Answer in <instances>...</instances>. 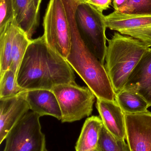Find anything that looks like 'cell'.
<instances>
[{
    "label": "cell",
    "instance_id": "5b68a950",
    "mask_svg": "<svg viewBox=\"0 0 151 151\" xmlns=\"http://www.w3.org/2000/svg\"><path fill=\"white\" fill-rule=\"evenodd\" d=\"M43 26V35L48 45L66 59L72 41L66 0H50Z\"/></svg>",
    "mask_w": 151,
    "mask_h": 151
},
{
    "label": "cell",
    "instance_id": "2e32d148",
    "mask_svg": "<svg viewBox=\"0 0 151 151\" xmlns=\"http://www.w3.org/2000/svg\"><path fill=\"white\" fill-rule=\"evenodd\" d=\"M115 100L125 114L145 112L150 107L147 101L142 96L124 89L115 93Z\"/></svg>",
    "mask_w": 151,
    "mask_h": 151
},
{
    "label": "cell",
    "instance_id": "7c38bea8",
    "mask_svg": "<svg viewBox=\"0 0 151 151\" xmlns=\"http://www.w3.org/2000/svg\"><path fill=\"white\" fill-rule=\"evenodd\" d=\"M96 106L107 130L119 139H126V114L117 101L97 99Z\"/></svg>",
    "mask_w": 151,
    "mask_h": 151
},
{
    "label": "cell",
    "instance_id": "484cf974",
    "mask_svg": "<svg viewBox=\"0 0 151 151\" xmlns=\"http://www.w3.org/2000/svg\"><path fill=\"white\" fill-rule=\"evenodd\" d=\"M95 151H99V150H97V149H96V150H95Z\"/></svg>",
    "mask_w": 151,
    "mask_h": 151
},
{
    "label": "cell",
    "instance_id": "44dd1931",
    "mask_svg": "<svg viewBox=\"0 0 151 151\" xmlns=\"http://www.w3.org/2000/svg\"><path fill=\"white\" fill-rule=\"evenodd\" d=\"M25 91L19 86L17 75L11 69L0 75V99L14 96Z\"/></svg>",
    "mask_w": 151,
    "mask_h": 151
},
{
    "label": "cell",
    "instance_id": "d6986e66",
    "mask_svg": "<svg viewBox=\"0 0 151 151\" xmlns=\"http://www.w3.org/2000/svg\"><path fill=\"white\" fill-rule=\"evenodd\" d=\"M114 11L133 16L151 15V0H113Z\"/></svg>",
    "mask_w": 151,
    "mask_h": 151
},
{
    "label": "cell",
    "instance_id": "ffe728a7",
    "mask_svg": "<svg viewBox=\"0 0 151 151\" xmlns=\"http://www.w3.org/2000/svg\"><path fill=\"white\" fill-rule=\"evenodd\" d=\"M97 149L99 151H131L125 140L113 135L104 125L100 132Z\"/></svg>",
    "mask_w": 151,
    "mask_h": 151
},
{
    "label": "cell",
    "instance_id": "3957f363",
    "mask_svg": "<svg viewBox=\"0 0 151 151\" xmlns=\"http://www.w3.org/2000/svg\"><path fill=\"white\" fill-rule=\"evenodd\" d=\"M108 42L104 66L116 93L124 88L130 73L150 47L118 32Z\"/></svg>",
    "mask_w": 151,
    "mask_h": 151
},
{
    "label": "cell",
    "instance_id": "7402d4cb",
    "mask_svg": "<svg viewBox=\"0 0 151 151\" xmlns=\"http://www.w3.org/2000/svg\"><path fill=\"white\" fill-rule=\"evenodd\" d=\"M15 19L13 0H0V33Z\"/></svg>",
    "mask_w": 151,
    "mask_h": 151
},
{
    "label": "cell",
    "instance_id": "52a82bcc",
    "mask_svg": "<svg viewBox=\"0 0 151 151\" xmlns=\"http://www.w3.org/2000/svg\"><path fill=\"white\" fill-rule=\"evenodd\" d=\"M40 117L32 111L25 114L8 133L3 151H49Z\"/></svg>",
    "mask_w": 151,
    "mask_h": 151
},
{
    "label": "cell",
    "instance_id": "277c9868",
    "mask_svg": "<svg viewBox=\"0 0 151 151\" xmlns=\"http://www.w3.org/2000/svg\"><path fill=\"white\" fill-rule=\"evenodd\" d=\"M105 16L86 2H78L74 17L80 35L85 44L104 65L107 46Z\"/></svg>",
    "mask_w": 151,
    "mask_h": 151
},
{
    "label": "cell",
    "instance_id": "d4e9b609",
    "mask_svg": "<svg viewBox=\"0 0 151 151\" xmlns=\"http://www.w3.org/2000/svg\"><path fill=\"white\" fill-rule=\"evenodd\" d=\"M87 0H76L78 2H85L87 1Z\"/></svg>",
    "mask_w": 151,
    "mask_h": 151
},
{
    "label": "cell",
    "instance_id": "ac0fdd59",
    "mask_svg": "<svg viewBox=\"0 0 151 151\" xmlns=\"http://www.w3.org/2000/svg\"><path fill=\"white\" fill-rule=\"evenodd\" d=\"M32 40L18 26L13 39L10 69L17 76L21 62Z\"/></svg>",
    "mask_w": 151,
    "mask_h": 151
},
{
    "label": "cell",
    "instance_id": "9c48e42d",
    "mask_svg": "<svg viewBox=\"0 0 151 151\" xmlns=\"http://www.w3.org/2000/svg\"><path fill=\"white\" fill-rule=\"evenodd\" d=\"M126 140L131 151H151V112L126 114Z\"/></svg>",
    "mask_w": 151,
    "mask_h": 151
},
{
    "label": "cell",
    "instance_id": "ba28073f",
    "mask_svg": "<svg viewBox=\"0 0 151 151\" xmlns=\"http://www.w3.org/2000/svg\"><path fill=\"white\" fill-rule=\"evenodd\" d=\"M105 18L107 28L151 47V15L133 16L114 11Z\"/></svg>",
    "mask_w": 151,
    "mask_h": 151
},
{
    "label": "cell",
    "instance_id": "6da1fadb",
    "mask_svg": "<svg viewBox=\"0 0 151 151\" xmlns=\"http://www.w3.org/2000/svg\"><path fill=\"white\" fill-rule=\"evenodd\" d=\"M25 90L51 89L60 84H76L74 71L66 59L52 49L44 36L32 39L17 76Z\"/></svg>",
    "mask_w": 151,
    "mask_h": 151
},
{
    "label": "cell",
    "instance_id": "603a6c76",
    "mask_svg": "<svg viewBox=\"0 0 151 151\" xmlns=\"http://www.w3.org/2000/svg\"><path fill=\"white\" fill-rule=\"evenodd\" d=\"M112 0H87L85 2L89 4L96 9L103 12L110 7Z\"/></svg>",
    "mask_w": 151,
    "mask_h": 151
},
{
    "label": "cell",
    "instance_id": "e0dca14e",
    "mask_svg": "<svg viewBox=\"0 0 151 151\" xmlns=\"http://www.w3.org/2000/svg\"><path fill=\"white\" fill-rule=\"evenodd\" d=\"M17 26L15 19L0 33V75L10 67L13 39Z\"/></svg>",
    "mask_w": 151,
    "mask_h": 151
},
{
    "label": "cell",
    "instance_id": "7a4b0ae2",
    "mask_svg": "<svg viewBox=\"0 0 151 151\" xmlns=\"http://www.w3.org/2000/svg\"><path fill=\"white\" fill-rule=\"evenodd\" d=\"M76 4L69 2L67 10L72 32V46L67 62L84 81L97 99L115 100V93L104 65L82 39L74 17Z\"/></svg>",
    "mask_w": 151,
    "mask_h": 151
},
{
    "label": "cell",
    "instance_id": "5bb4252c",
    "mask_svg": "<svg viewBox=\"0 0 151 151\" xmlns=\"http://www.w3.org/2000/svg\"><path fill=\"white\" fill-rule=\"evenodd\" d=\"M18 26L32 40L39 25V13L34 0H13Z\"/></svg>",
    "mask_w": 151,
    "mask_h": 151
},
{
    "label": "cell",
    "instance_id": "cb8c5ba5",
    "mask_svg": "<svg viewBox=\"0 0 151 151\" xmlns=\"http://www.w3.org/2000/svg\"><path fill=\"white\" fill-rule=\"evenodd\" d=\"M41 1L42 0H34V2L36 9H37V12H39Z\"/></svg>",
    "mask_w": 151,
    "mask_h": 151
},
{
    "label": "cell",
    "instance_id": "4fadbf2b",
    "mask_svg": "<svg viewBox=\"0 0 151 151\" xmlns=\"http://www.w3.org/2000/svg\"><path fill=\"white\" fill-rule=\"evenodd\" d=\"M30 110L40 117L48 115L61 120L62 115L57 99L51 90H32L26 93Z\"/></svg>",
    "mask_w": 151,
    "mask_h": 151
},
{
    "label": "cell",
    "instance_id": "30bf717a",
    "mask_svg": "<svg viewBox=\"0 0 151 151\" xmlns=\"http://www.w3.org/2000/svg\"><path fill=\"white\" fill-rule=\"evenodd\" d=\"M26 91L0 99V144L17 122L30 110L26 98Z\"/></svg>",
    "mask_w": 151,
    "mask_h": 151
},
{
    "label": "cell",
    "instance_id": "9a60e30c",
    "mask_svg": "<svg viewBox=\"0 0 151 151\" xmlns=\"http://www.w3.org/2000/svg\"><path fill=\"white\" fill-rule=\"evenodd\" d=\"M103 126L100 117L92 116L85 121L78 139L76 151H95L97 148L100 132Z\"/></svg>",
    "mask_w": 151,
    "mask_h": 151
},
{
    "label": "cell",
    "instance_id": "8992f818",
    "mask_svg": "<svg viewBox=\"0 0 151 151\" xmlns=\"http://www.w3.org/2000/svg\"><path fill=\"white\" fill-rule=\"evenodd\" d=\"M62 112V123H71L91 115L95 95L88 87L76 84H60L51 89Z\"/></svg>",
    "mask_w": 151,
    "mask_h": 151
},
{
    "label": "cell",
    "instance_id": "8fae6325",
    "mask_svg": "<svg viewBox=\"0 0 151 151\" xmlns=\"http://www.w3.org/2000/svg\"><path fill=\"white\" fill-rule=\"evenodd\" d=\"M123 89L139 94L151 106V48H149L134 68Z\"/></svg>",
    "mask_w": 151,
    "mask_h": 151
}]
</instances>
